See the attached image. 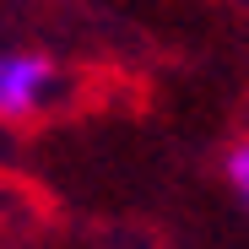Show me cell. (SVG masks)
I'll list each match as a JSON object with an SVG mask.
<instances>
[{"label":"cell","instance_id":"obj_1","mask_svg":"<svg viewBox=\"0 0 249 249\" xmlns=\"http://www.w3.org/2000/svg\"><path fill=\"white\" fill-rule=\"evenodd\" d=\"M65 92V76L44 49H6L0 54V119L6 124H33L49 114L54 98Z\"/></svg>","mask_w":249,"mask_h":249},{"label":"cell","instance_id":"obj_2","mask_svg":"<svg viewBox=\"0 0 249 249\" xmlns=\"http://www.w3.org/2000/svg\"><path fill=\"white\" fill-rule=\"evenodd\" d=\"M222 179H228V190L249 206V136H238V141L228 146V157H222Z\"/></svg>","mask_w":249,"mask_h":249}]
</instances>
